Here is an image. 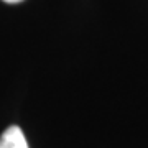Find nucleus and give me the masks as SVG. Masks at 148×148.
<instances>
[{
    "instance_id": "2",
    "label": "nucleus",
    "mask_w": 148,
    "mask_h": 148,
    "mask_svg": "<svg viewBox=\"0 0 148 148\" xmlns=\"http://www.w3.org/2000/svg\"><path fill=\"white\" fill-rule=\"evenodd\" d=\"M3 2H7V3H16V2H21V0H3Z\"/></svg>"
},
{
    "instance_id": "1",
    "label": "nucleus",
    "mask_w": 148,
    "mask_h": 148,
    "mask_svg": "<svg viewBox=\"0 0 148 148\" xmlns=\"http://www.w3.org/2000/svg\"><path fill=\"white\" fill-rule=\"evenodd\" d=\"M0 148H28L27 138L20 127H8L0 137Z\"/></svg>"
}]
</instances>
